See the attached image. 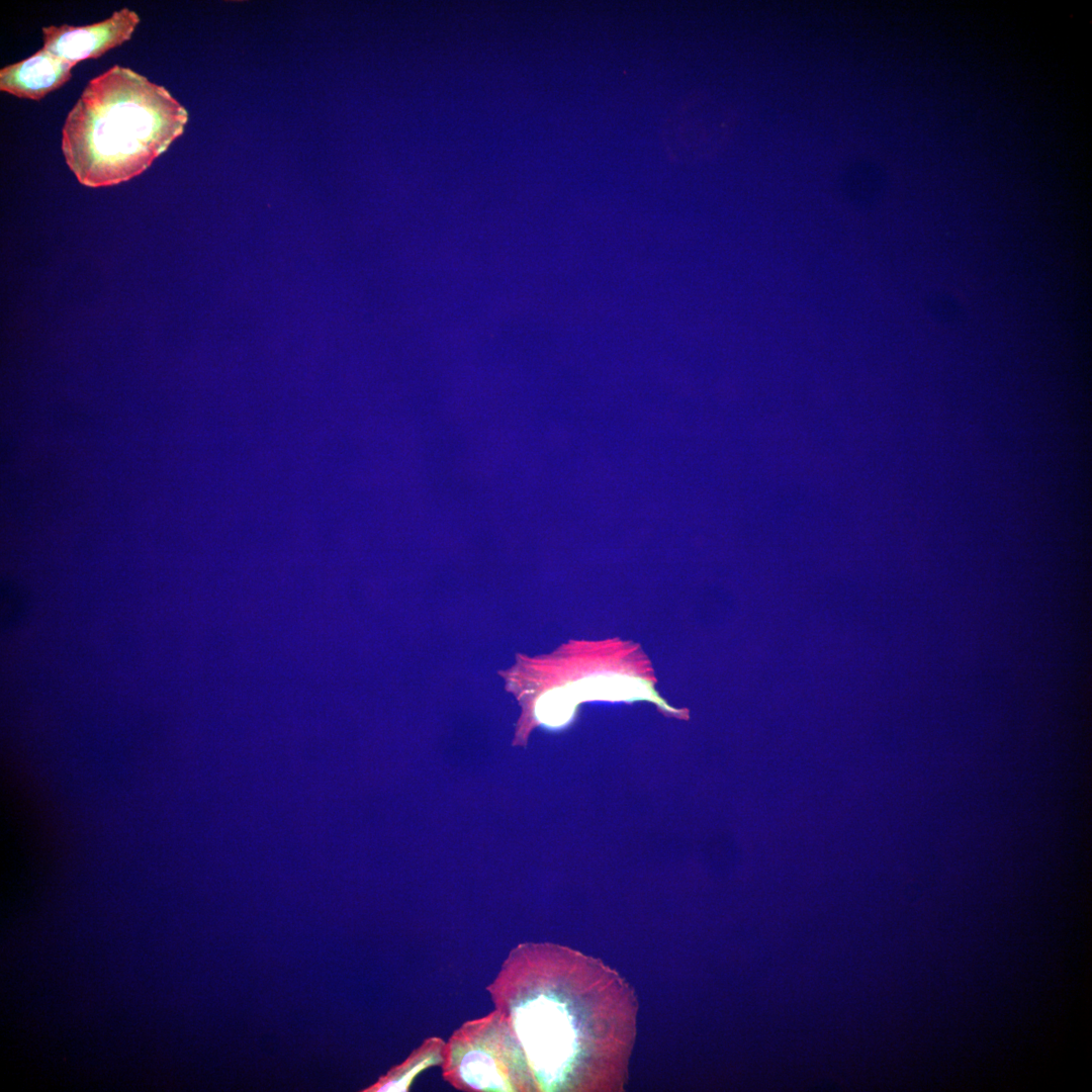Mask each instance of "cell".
I'll list each match as a JSON object with an SVG mask.
<instances>
[{
	"label": "cell",
	"instance_id": "ba28073f",
	"mask_svg": "<svg viewBox=\"0 0 1092 1092\" xmlns=\"http://www.w3.org/2000/svg\"><path fill=\"white\" fill-rule=\"evenodd\" d=\"M1 627L7 631L23 620L27 612L25 593L14 582H1Z\"/></svg>",
	"mask_w": 1092,
	"mask_h": 1092
},
{
	"label": "cell",
	"instance_id": "7a4b0ae2",
	"mask_svg": "<svg viewBox=\"0 0 1092 1092\" xmlns=\"http://www.w3.org/2000/svg\"><path fill=\"white\" fill-rule=\"evenodd\" d=\"M188 113L162 85L114 65L92 78L69 111L61 149L88 187L128 181L180 136Z\"/></svg>",
	"mask_w": 1092,
	"mask_h": 1092
},
{
	"label": "cell",
	"instance_id": "5b68a950",
	"mask_svg": "<svg viewBox=\"0 0 1092 1092\" xmlns=\"http://www.w3.org/2000/svg\"><path fill=\"white\" fill-rule=\"evenodd\" d=\"M141 21L139 14L123 7L108 18L88 25L43 26L42 48L75 66L97 59L129 40Z\"/></svg>",
	"mask_w": 1092,
	"mask_h": 1092
},
{
	"label": "cell",
	"instance_id": "6da1fadb",
	"mask_svg": "<svg viewBox=\"0 0 1092 1092\" xmlns=\"http://www.w3.org/2000/svg\"><path fill=\"white\" fill-rule=\"evenodd\" d=\"M509 1019L537 1091H621L637 1003L614 970L567 946L523 942L486 987Z\"/></svg>",
	"mask_w": 1092,
	"mask_h": 1092
},
{
	"label": "cell",
	"instance_id": "52a82bcc",
	"mask_svg": "<svg viewBox=\"0 0 1092 1092\" xmlns=\"http://www.w3.org/2000/svg\"><path fill=\"white\" fill-rule=\"evenodd\" d=\"M445 1041L440 1037L426 1038L420 1046L399 1065L394 1066L388 1073L364 1091L368 1092H405L415 1078L423 1071L441 1066L443 1061V1049Z\"/></svg>",
	"mask_w": 1092,
	"mask_h": 1092
},
{
	"label": "cell",
	"instance_id": "8992f818",
	"mask_svg": "<svg viewBox=\"0 0 1092 1092\" xmlns=\"http://www.w3.org/2000/svg\"><path fill=\"white\" fill-rule=\"evenodd\" d=\"M74 67L41 48L28 58L0 70V90L18 98L39 101L66 84Z\"/></svg>",
	"mask_w": 1092,
	"mask_h": 1092
},
{
	"label": "cell",
	"instance_id": "3957f363",
	"mask_svg": "<svg viewBox=\"0 0 1092 1092\" xmlns=\"http://www.w3.org/2000/svg\"><path fill=\"white\" fill-rule=\"evenodd\" d=\"M441 1066L445 1081L461 1091H537L512 1025L497 1009L456 1029Z\"/></svg>",
	"mask_w": 1092,
	"mask_h": 1092
},
{
	"label": "cell",
	"instance_id": "277c9868",
	"mask_svg": "<svg viewBox=\"0 0 1092 1092\" xmlns=\"http://www.w3.org/2000/svg\"><path fill=\"white\" fill-rule=\"evenodd\" d=\"M732 115L724 104L697 95L678 106L664 122L663 142L671 159H704L717 152L731 131Z\"/></svg>",
	"mask_w": 1092,
	"mask_h": 1092
}]
</instances>
